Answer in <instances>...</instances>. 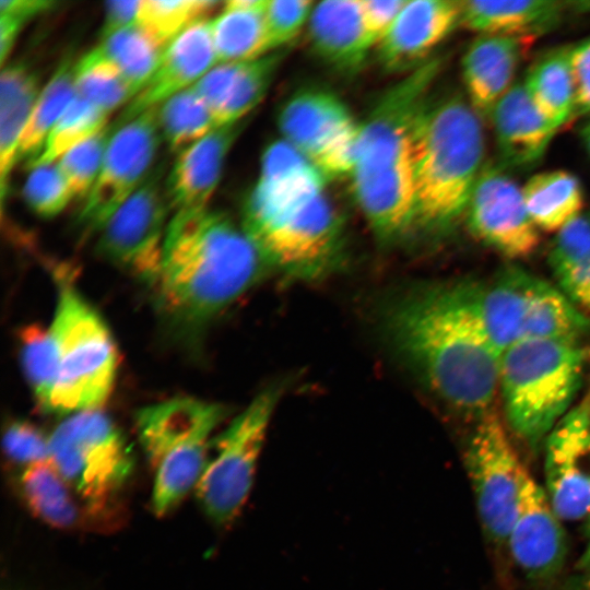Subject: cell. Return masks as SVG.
Segmentation results:
<instances>
[{
    "instance_id": "6da1fadb",
    "label": "cell",
    "mask_w": 590,
    "mask_h": 590,
    "mask_svg": "<svg viewBox=\"0 0 590 590\" xmlns=\"http://www.w3.org/2000/svg\"><path fill=\"white\" fill-rule=\"evenodd\" d=\"M394 347L446 403L480 418L498 393L500 354L477 309V283L417 288L386 315Z\"/></svg>"
},
{
    "instance_id": "7a4b0ae2",
    "label": "cell",
    "mask_w": 590,
    "mask_h": 590,
    "mask_svg": "<svg viewBox=\"0 0 590 590\" xmlns=\"http://www.w3.org/2000/svg\"><path fill=\"white\" fill-rule=\"evenodd\" d=\"M327 178L283 139L263 152L243 210L241 228L267 267L296 280H318L342 257L341 221Z\"/></svg>"
},
{
    "instance_id": "3957f363",
    "label": "cell",
    "mask_w": 590,
    "mask_h": 590,
    "mask_svg": "<svg viewBox=\"0 0 590 590\" xmlns=\"http://www.w3.org/2000/svg\"><path fill=\"white\" fill-rule=\"evenodd\" d=\"M266 267L225 213L172 214L153 285L158 311L174 330L192 334L253 286Z\"/></svg>"
},
{
    "instance_id": "277c9868",
    "label": "cell",
    "mask_w": 590,
    "mask_h": 590,
    "mask_svg": "<svg viewBox=\"0 0 590 590\" xmlns=\"http://www.w3.org/2000/svg\"><path fill=\"white\" fill-rule=\"evenodd\" d=\"M437 70V60L414 68L361 123L352 188L368 225L382 240L400 236L415 220L411 131Z\"/></svg>"
},
{
    "instance_id": "5b68a950",
    "label": "cell",
    "mask_w": 590,
    "mask_h": 590,
    "mask_svg": "<svg viewBox=\"0 0 590 590\" xmlns=\"http://www.w3.org/2000/svg\"><path fill=\"white\" fill-rule=\"evenodd\" d=\"M480 115L461 96L425 104L411 131L415 220L430 227L453 224L463 212L483 168Z\"/></svg>"
},
{
    "instance_id": "8992f818",
    "label": "cell",
    "mask_w": 590,
    "mask_h": 590,
    "mask_svg": "<svg viewBox=\"0 0 590 590\" xmlns=\"http://www.w3.org/2000/svg\"><path fill=\"white\" fill-rule=\"evenodd\" d=\"M588 350L580 343L519 340L500 356L498 391L510 428L538 447L580 388Z\"/></svg>"
},
{
    "instance_id": "52a82bcc",
    "label": "cell",
    "mask_w": 590,
    "mask_h": 590,
    "mask_svg": "<svg viewBox=\"0 0 590 590\" xmlns=\"http://www.w3.org/2000/svg\"><path fill=\"white\" fill-rule=\"evenodd\" d=\"M57 371L46 412L96 410L109 397L118 367L117 347L103 318L70 284L60 285L49 327Z\"/></svg>"
},
{
    "instance_id": "ba28073f",
    "label": "cell",
    "mask_w": 590,
    "mask_h": 590,
    "mask_svg": "<svg viewBox=\"0 0 590 590\" xmlns=\"http://www.w3.org/2000/svg\"><path fill=\"white\" fill-rule=\"evenodd\" d=\"M49 461L94 517L114 506L134 467L131 446L98 409L70 414L56 427Z\"/></svg>"
},
{
    "instance_id": "9c48e42d",
    "label": "cell",
    "mask_w": 590,
    "mask_h": 590,
    "mask_svg": "<svg viewBox=\"0 0 590 590\" xmlns=\"http://www.w3.org/2000/svg\"><path fill=\"white\" fill-rule=\"evenodd\" d=\"M281 393L280 386L264 388L211 441L194 491L204 514L219 526L232 523L249 496L268 427Z\"/></svg>"
},
{
    "instance_id": "30bf717a",
    "label": "cell",
    "mask_w": 590,
    "mask_h": 590,
    "mask_svg": "<svg viewBox=\"0 0 590 590\" xmlns=\"http://www.w3.org/2000/svg\"><path fill=\"white\" fill-rule=\"evenodd\" d=\"M465 468L484 535L502 547L518 517L528 471L496 413L489 411L479 418L467 447Z\"/></svg>"
},
{
    "instance_id": "8fae6325",
    "label": "cell",
    "mask_w": 590,
    "mask_h": 590,
    "mask_svg": "<svg viewBox=\"0 0 590 590\" xmlns=\"http://www.w3.org/2000/svg\"><path fill=\"white\" fill-rule=\"evenodd\" d=\"M278 122L283 140L326 178L351 175L361 123L338 96L318 88L297 92L282 106Z\"/></svg>"
},
{
    "instance_id": "7c38bea8",
    "label": "cell",
    "mask_w": 590,
    "mask_h": 590,
    "mask_svg": "<svg viewBox=\"0 0 590 590\" xmlns=\"http://www.w3.org/2000/svg\"><path fill=\"white\" fill-rule=\"evenodd\" d=\"M163 175V166L153 169L97 233L98 253L152 286L170 213Z\"/></svg>"
},
{
    "instance_id": "4fadbf2b",
    "label": "cell",
    "mask_w": 590,
    "mask_h": 590,
    "mask_svg": "<svg viewBox=\"0 0 590 590\" xmlns=\"http://www.w3.org/2000/svg\"><path fill=\"white\" fill-rule=\"evenodd\" d=\"M161 140L157 107L111 129L101 170L78 215L85 232L98 233L142 185Z\"/></svg>"
},
{
    "instance_id": "5bb4252c",
    "label": "cell",
    "mask_w": 590,
    "mask_h": 590,
    "mask_svg": "<svg viewBox=\"0 0 590 590\" xmlns=\"http://www.w3.org/2000/svg\"><path fill=\"white\" fill-rule=\"evenodd\" d=\"M226 409L194 398H174L138 411L135 425L142 448L157 464L199 467L204 463L214 429Z\"/></svg>"
},
{
    "instance_id": "9a60e30c",
    "label": "cell",
    "mask_w": 590,
    "mask_h": 590,
    "mask_svg": "<svg viewBox=\"0 0 590 590\" xmlns=\"http://www.w3.org/2000/svg\"><path fill=\"white\" fill-rule=\"evenodd\" d=\"M465 214L472 234L509 258L527 257L539 245L522 188L497 166H483Z\"/></svg>"
},
{
    "instance_id": "2e32d148",
    "label": "cell",
    "mask_w": 590,
    "mask_h": 590,
    "mask_svg": "<svg viewBox=\"0 0 590 590\" xmlns=\"http://www.w3.org/2000/svg\"><path fill=\"white\" fill-rule=\"evenodd\" d=\"M546 494L562 520L590 516V412L580 406L552 430L545 459Z\"/></svg>"
},
{
    "instance_id": "e0dca14e",
    "label": "cell",
    "mask_w": 590,
    "mask_h": 590,
    "mask_svg": "<svg viewBox=\"0 0 590 590\" xmlns=\"http://www.w3.org/2000/svg\"><path fill=\"white\" fill-rule=\"evenodd\" d=\"M560 520L546 492L528 473L507 546L516 565L529 580L546 582L562 571L568 548Z\"/></svg>"
},
{
    "instance_id": "ac0fdd59",
    "label": "cell",
    "mask_w": 590,
    "mask_h": 590,
    "mask_svg": "<svg viewBox=\"0 0 590 590\" xmlns=\"http://www.w3.org/2000/svg\"><path fill=\"white\" fill-rule=\"evenodd\" d=\"M216 64L210 20L203 19L165 48L152 75L122 109L115 127L191 87Z\"/></svg>"
},
{
    "instance_id": "d6986e66",
    "label": "cell",
    "mask_w": 590,
    "mask_h": 590,
    "mask_svg": "<svg viewBox=\"0 0 590 590\" xmlns=\"http://www.w3.org/2000/svg\"><path fill=\"white\" fill-rule=\"evenodd\" d=\"M245 122L243 120L216 128L177 154L165 179L172 214L208 208L222 176L227 154L243 132Z\"/></svg>"
},
{
    "instance_id": "ffe728a7",
    "label": "cell",
    "mask_w": 590,
    "mask_h": 590,
    "mask_svg": "<svg viewBox=\"0 0 590 590\" xmlns=\"http://www.w3.org/2000/svg\"><path fill=\"white\" fill-rule=\"evenodd\" d=\"M460 1H406L378 44L382 64L392 71L416 68L460 23Z\"/></svg>"
},
{
    "instance_id": "44dd1931",
    "label": "cell",
    "mask_w": 590,
    "mask_h": 590,
    "mask_svg": "<svg viewBox=\"0 0 590 590\" xmlns=\"http://www.w3.org/2000/svg\"><path fill=\"white\" fill-rule=\"evenodd\" d=\"M280 52L217 63L191 86L211 110L217 127L243 121L262 101L282 60Z\"/></svg>"
},
{
    "instance_id": "7402d4cb",
    "label": "cell",
    "mask_w": 590,
    "mask_h": 590,
    "mask_svg": "<svg viewBox=\"0 0 590 590\" xmlns=\"http://www.w3.org/2000/svg\"><path fill=\"white\" fill-rule=\"evenodd\" d=\"M307 25L315 54L339 70L357 69L375 45L363 21L361 0L315 3Z\"/></svg>"
},
{
    "instance_id": "603a6c76",
    "label": "cell",
    "mask_w": 590,
    "mask_h": 590,
    "mask_svg": "<svg viewBox=\"0 0 590 590\" xmlns=\"http://www.w3.org/2000/svg\"><path fill=\"white\" fill-rule=\"evenodd\" d=\"M503 161L524 167L542 157L557 131L539 111L524 84H514L491 111Z\"/></svg>"
},
{
    "instance_id": "cb8c5ba5",
    "label": "cell",
    "mask_w": 590,
    "mask_h": 590,
    "mask_svg": "<svg viewBox=\"0 0 590 590\" xmlns=\"http://www.w3.org/2000/svg\"><path fill=\"white\" fill-rule=\"evenodd\" d=\"M521 39L507 35H481L465 50L461 64L469 102L479 115L491 114L514 85L521 55Z\"/></svg>"
},
{
    "instance_id": "d4e9b609",
    "label": "cell",
    "mask_w": 590,
    "mask_h": 590,
    "mask_svg": "<svg viewBox=\"0 0 590 590\" xmlns=\"http://www.w3.org/2000/svg\"><path fill=\"white\" fill-rule=\"evenodd\" d=\"M540 279L507 267L487 283H477V309L492 344L502 354L521 339L528 307Z\"/></svg>"
},
{
    "instance_id": "484cf974",
    "label": "cell",
    "mask_w": 590,
    "mask_h": 590,
    "mask_svg": "<svg viewBox=\"0 0 590 590\" xmlns=\"http://www.w3.org/2000/svg\"><path fill=\"white\" fill-rule=\"evenodd\" d=\"M40 92L36 72L25 63H10L0 76V194L1 204L10 186L23 131Z\"/></svg>"
},
{
    "instance_id": "4316f807",
    "label": "cell",
    "mask_w": 590,
    "mask_h": 590,
    "mask_svg": "<svg viewBox=\"0 0 590 590\" xmlns=\"http://www.w3.org/2000/svg\"><path fill=\"white\" fill-rule=\"evenodd\" d=\"M268 0H232L210 20L217 63L261 58L272 51L264 10Z\"/></svg>"
},
{
    "instance_id": "83f0119b",
    "label": "cell",
    "mask_w": 590,
    "mask_h": 590,
    "mask_svg": "<svg viewBox=\"0 0 590 590\" xmlns=\"http://www.w3.org/2000/svg\"><path fill=\"white\" fill-rule=\"evenodd\" d=\"M462 23L481 35L517 36L546 26L560 13L555 1H460Z\"/></svg>"
},
{
    "instance_id": "f1b7e54d",
    "label": "cell",
    "mask_w": 590,
    "mask_h": 590,
    "mask_svg": "<svg viewBox=\"0 0 590 590\" xmlns=\"http://www.w3.org/2000/svg\"><path fill=\"white\" fill-rule=\"evenodd\" d=\"M17 489L27 508L46 524L75 528L85 509L50 461L30 465L17 479Z\"/></svg>"
},
{
    "instance_id": "f546056e",
    "label": "cell",
    "mask_w": 590,
    "mask_h": 590,
    "mask_svg": "<svg viewBox=\"0 0 590 590\" xmlns=\"http://www.w3.org/2000/svg\"><path fill=\"white\" fill-rule=\"evenodd\" d=\"M590 317L559 288L539 280L522 326L521 339L580 343Z\"/></svg>"
},
{
    "instance_id": "4dcf8cb0",
    "label": "cell",
    "mask_w": 590,
    "mask_h": 590,
    "mask_svg": "<svg viewBox=\"0 0 590 590\" xmlns=\"http://www.w3.org/2000/svg\"><path fill=\"white\" fill-rule=\"evenodd\" d=\"M529 215L539 229L554 232L581 214L583 191L579 179L567 170L535 174L523 186Z\"/></svg>"
},
{
    "instance_id": "1f68e13d",
    "label": "cell",
    "mask_w": 590,
    "mask_h": 590,
    "mask_svg": "<svg viewBox=\"0 0 590 590\" xmlns=\"http://www.w3.org/2000/svg\"><path fill=\"white\" fill-rule=\"evenodd\" d=\"M523 84L533 104L556 130L573 118L576 93L567 49L543 56L532 66Z\"/></svg>"
},
{
    "instance_id": "d6a6232c",
    "label": "cell",
    "mask_w": 590,
    "mask_h": 590,
    "mask_svg": "<svg viewBox=\"0 0 590 590\" xmlns=\"http://www.w3.org/2000/svg\"><path fill=\"white\" fill-rule=\"evenodd\" d=\"M74 67L67 58L40 90L23 131L16 162L31 166L42 154L47 137L75 96Z\"/></svg>"
},
{
    "instance_id": "836d02e7",
    "label": "cell",
    "mask_w": 590,
    "mask_h": 590,
    "mask_svg": "<svg viewBox=\"0 0 590 590\" xmlns=\"http://www.w3.org/2000/svg\"><path fill=\"white\" fill-rule=\"evenodd\" d=\"M157 120L162 140L176 154L220 128L206 104L191 87L161 104Z\"/></svg>"
},
{
    "instance_id": "e575fe53",
    "label": "cell",
    "mask_w": 590,
    "mask_h": 590,
    "mask_svg": "<svg viewBox=\"0 0 590 590\" xmlns=\"http://www.w3.org/2000/svg\"><path fill=\"white\" fill-rule=\"evenodd\" d=\"M95 48L119 69L134 96L152 75L165 50L138 23L101 40Z\"/></svg>"
},
{
    "instance_id": "d590c367",
    "label": "cell",
    "mask_w": 590,
    "mask_h": 590,
    "mask_svg": "<svg viewBox=\"0 0 590 590\" xmlns=\"http://www.w3.org/2000/svg\"><path fill=\"white\" fill-rule=\"evenodd\" d=\"M75 95L110 115L134 93L119 69L94 47L75 62Z\"/></svg>"
},
{
    "instance_id": "8d00e7d4",
    "label": "cell",
    "mask_w": 590,
    "mask_h": 590,
    "mask_svg": "<svg viewBox=\"0 0 590 590\" xmlns=\"http://www.w3.org/2000/svg\"><path fill=\"white\" fill-rule=\"evenodd\" d=\"M108 117L75 95L47 137L42 154L28 168L57 163L69 150L105 129Z\"/></svg>"
},
{
    "instance_id": "74e56055",
    "label": "cell",
    "mask_w": 590,
    "mask_h": 590,
    "mask_svg": "<svg viewBox=\"0 0 590 590\" xmlns=\"http://www.w3.org/2000/svg\"><path fill=\"white\" fill-rule=\"evenodd\" d=\"M220 4L213 0H141L137 23L165 49Z\"/></svg>"
},
{
    "instance_id": "f35d334b",
    "label": "cell",
    "mask_w": 590,
    "mask_h": 590,
    "mask_svg": "<svg viewBox=\"0 0 590 590\" xmlns=\"http://www.w3.org/2000/svg\"><path fill=\"white\" fill-rule=\"evenodd\" d=\"M21 359L35 398L46 412L57 371L56 346L49 328L31 324L21 331Z\"/></svg>"
},
{
    "instance_id": "ab89813d",
    "label": "cell",
    "mask_w": 590,
    "mask_h": 590,
    "mask_svg": "<svg viewBox=\"0 0 590 590\" xmlns=\"http://www.w3.org/2000/svg\"><path fill=\"white\" fill-rule=\"evenodd\" d=\"M111 128L106 127L79 143L57 162L72 199L84 201L101 170Z\"/></svg>"
},
{
    "instance_id": "60d3db41",
    "label": "cell",
    "mask_w": 590,
    "mask_h": 590,
    "mask_svg": "<svg viewBox=\"0 0 590 590\" xmlns=\"http://www.w3.org/2000/svg\"><path fill=\"white\" fill-rule=\"evenodd\" d=\"M23 197L27 206L45 219L58 215L72 200L57 163L31 168L23 187Z\"/></svg>"
},
{
    "instance_id": "b9f144b4",
    "label": "cell",
    "mask_w": 590,
    "mask_h": 590,
    "mask_svg": "<svg viewBox=\"0 0 590 590\" xmlns=\"http://www.w3.org/2000/svg\"><path fill=\"white\" fill-rule=\"evenodd\" d=\"M3 450L11 462L25 469L49 461V437L28 421L13 420L4 429Z\"/></svg>"
},
{
    "instance_id": "7bdbcfd3",
    "label": "cell",
    "mask_w": 590,
    "mask_h": 590,
    "mask_svg": "<svg viewBox=\"0 0 590 590\" xmlns=\"http://www.w3.org/2000/svg\"><path fill=\"white\" fill-rule=\"evenodd\" d=\"M314 5L309 0H268L264 16L273 50L299 34L308 24Z\"/></svg>"
},
{
    "instance_id": "ee69618b",
    "label": "cell",
    "mask_w": 590,
    "mask_h": 590,
    "mask_svg": "<svg viewBox=\"0 0 590 590\" xmlns=\"http://www.w3.org/2000/svg\"><path fill=\"white\" fill-rule=\"evenodd\" d=\"M60 3L49 0L0 1V61L3 67L17 35L32 19L54 10Z\"/></svg>"
},
{
    "instance_id": "f6af8a7d",
    "label": "cell",
    "mask_w": 590,
    "mask_h": 590,
    "mask_svg": "<svg viewBox=\"0 0 590 590\" xmlns=\"http://www.w3.org/2000/svg\"><path fill=\"white\" fill-rule=\"evenodd\" d=\"M575 83L573 118L590 114V37L567 48Z\"/></svg>"
},
{
    "instance_id": "bcb514c9",
    "label": "cell",
    "mask_w": 590,
    "mask_h": 590,
    "mask_svg": "<svg viewBox=\"0 0 590 590\" xmlns=\"http://www.w3.org/2000/svg\"><path fill=\"white\" fill-rule=\"evenodd\" d=\"M405 0H361L363 21L375 45L388 34Z\"/></svg>"
},
{
    "instance_id": "7dc6e473",
    "label": "cell",
    "mask_w": 590,
    "mask_h": 590,
    "mask_svg": "<svg viewBox=\"0 0 590 590\" xmlns=\"http://www.w3.org/2000/svg\"><path fill=\"white\" fill-rule=\"evenodd\" d=\"M141 0L107 1L104 22L101 27V40L137 23Z\"/></svg>"
},
{
    "instance_id": "c3c4849f",
    "label": "cell",
    "mask_w": 590,
    "mask_h": 590,
    "mask_svg": "<svg viewBox=\"0 0 590 590\" xmlns=\"http://www.w3.org/2000/svg\"><path fill=\"white\" fill-rule=\"evenodd\" d=\"M588 518L587 534L589 543L575 567L574 575V586L579 590H590V516Z\"/></svg>"
},
{
    "instance_id": "681fc988",
    "label": "cell",
    "mask_w": 590,
    "mask_h": 590,
    "mask_svg": "<svg viewBox=\"0 0 590 590\" xmlns=\"http://www.w3.org/2000/svg\"><path fill=\"white\" fill-rule=\"evenodd\" d=\"M571 300L590 317V260L586 264V269Z\"/></svg>"
},
{
    "instance_id": "f907efd6",
    "label": "cell",
    "mask_w": 590,
    "mask_h": 590,
    "mask_svg": "<svg viewBox=\"0 0 590 590\" xmlns=\"http://www.w3.org/2000/svg\"><path fill=\"white\" fill-rule=\"evenodd\" d=\"M581 140L590 155V120L580 130Z\"/></svg>"
},
{
    "instance_id": "816d5d0a",
    "label": "cell",
    "mask_w": 590,
    "mask_h": 590,
    "mask_svg": "<svg viewBox=\"0 0 590 590\" xmlns=\"http://www.w3.org/2000/svg\"><path fill=\"white\" fill-rule=\"evenodd\" d=\"M586 405H587V408H588V410L590 412V398H589L588 402L586 403Z\"/></svg>"
}]
</instances>
